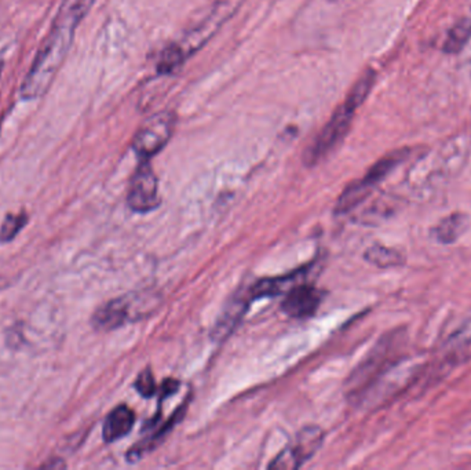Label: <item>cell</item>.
Wrapping results in <instances>:
<instances>
[{
  "label": "cell",
  "instance_id": "obj_1",
  "mask_svg": "<svg viewBox=\"0 0 471 470\" xmlns=\"http://www.w3.org/2000/svg\"><path fill=\"white\" fill-rule=\"evenodd\" d=\"M94 2L95 0H64L63 6L57 13L53 27L22 83V99L36 100L48 91L71 48L76 28L86 17Z\"/></svg>",
  "mask_w": 471,
  "mask_h": 470
},
{
  "label": "cell",
  "instance_id": "obj_2",
  "mask_svg": "<svg viewBox=\"0 0 471 470\" xmlns=\"http://www.w3.org/2000/svg\"><path fill=\"white\" fill-rule=\"evenodd\" d=\"M374 83L375 72L368 69L350 90L349 96L345 100L344 104L336 110V114L332 115L329 122L324 126L318 137L314 138L313 143L306 149L305 156H303L305 164L316 166L320 163L326 156H328L332 149L344 140L352 126L356 110L362 107Z\"/></svg>",
  "mask_w": 471,
  "mask_h": 470
},
{
  "label": "cell",
  "instance_id": "obj_3",
  "mask_svg": "<svg viewBox=\"0 0 471 470\" xmlns=\"http://www.w3.org/2000/svg\"><path fill=\"white\" fill-rule=\"evenodd\" d=\"M157 307H159L157 295L149 292L125 295L100 308L92 316V325L97 330H115L122 327L126 323L148 318Z\"/></svg>",
  "mask_w": 471,
  "mask_h": 470
},
{
  "label": "cell",
  "instance_id": "obj_4",
  "mask_svg": "<svg viewBox=\"0 0 471 470\" xmlns=\"http://www.w3.org/2000/svg\"><path fill=\"white\" fill-rule=\"evenodd\" d=\"M398 341H400V336L397 335V333L383 336L377 346L370 352L367 359H364V361L357 367L356 371L353 372L347 381L349 396L352 399H357L372 382L377 381L380 375L391 369V356L396 353Z\"/></svg>",
  "mask_w": 471,
  "mask_h": 470
},
{
  "label": "cell",
  "instance_id": "obj_5",
  "mask_svg": "<svg viewBox=\"0 0 471 470\" xmlns=\"http://www.w3.org/2000/svg\"><path fill=\"white\" fill-rule=\"evenodd\" d=\"M177 126V117L172 112H161L146 119L136 131L134 149L143 161H149L161 152L171 140Z\"/></svg>",
  "mask_w": 471,
  "mask_h": 470
},
{
  "label": "cell",
  "instance_id": "obj_6",
  "mask_svg": "<svg viewBox=\"0 0 471 470\" xmlns=\"http://www.w3.org/2000/svg\"><path fill=\"white\" fill-rule=\"evenodd\" d=\"M323 440L324 433L318 426H306L295 441L269 465L270 469H298L318 453Z\"/></svg>",
  "mask_w": 471,
  "mask_h": 470
},
{
  "label": "cell",
  "instance_id": "obj_7",
  "mask_svg": "<svg viewBox=\"0 0 471 470\" xmlns=\"http://www.w3.org/2000/svg\"><path fill=\"white\" fill-rule=\"evenodd\" d=\"M130 209L136 213L152 212L161 205L159 196V181L148 161H141L131 179L130 191L127 197Z\"/></svg>",
  "mask_w": 471,
  "mask_h": 470
},
{
  "label": "cell",
  "instance_id": "obj_8",
  "mask_svg": "<svg viewBox=\"0 0 471 470\" xmlns=\"http://www.w3.org/2000/svg\"><path fill=\"white\" fill-rule=\"evenodd\" d=\"M323 295L310 284L300 283L292 287L283 300V312L291 318H309L318 312Z\"/></svg>",
  "mask_w": 471,
  "mask_h": 470
},
{
  "label": "cell",
  "instance_id": "obj_9",
  "mask_svg": "<svg viewBox=\"0 0 471 470\" xmlns=\"http://www.w3.org/2000/svg\"><path fill=\"white\" fill-rule=\"evenodd\" d=\"M226 4H220L215 7V12L205 15V20L199 25L193 27L189 32L185 35L184 40L179 43H175L181 48L185 57L195 53L197 48H202L208 39H210L213 33L218 30L223 20H225Z\"/></svg>",
  "mask_w": 471,
  "mask_h": 470
},
{
  "label": "cell",
  "instance_id": "obj_10",
  "mask_svg": "<svg viewBox=\"0 0 471 470\" xmlns=\"http://www.w3.org/2000/svg\"><path fill=\"white\" fill-rule=\"evenodd\" d=\"M308 274V269L303 268L301 271L292 272L282 277H270V279L259 280L251 289L249 290L247 298L257 300V298L275 297L282 292H290L297 284L303 283V277Z\"/></svg>",
  "mask_w": 471,
  "mask_h": 470
},
{
  "label": "cell",
  "instance_id": "obj_11",
  "mask_svg": "<svg viewBox=\"0 0 471 470\" xmlns=\"http://www.w3.org/2000/svg\"><path fill=\"white\" fill-rule=\"evenodd\" d=\"M444 359L450 366L471 359V318L448 338L444 345Z\"/></svg>",
  "mask_w": 471,
  "mask_h": 470
},
{
  "label": "cell",
  "instance_id": "obj_12",
  "mask_svg": "<svg viewBox=\"0 0 471 470\" xmlns=\"http://www.w3.org/2000/svg\"><path fill=\"white\" fill-rule=\"evenodd\" d=\"M135 423V413L127 405H119L108 415L102 429V436L108 443L119 440L130 433Z\"/></svg>",
  "mask_w": 471,
  "mask_h": 470
},
{
  "label": "cell",
  "instance_id": "obj_13",
  "mask_svg": "<svg viewBox=\"0 0 471 470\" xmlns=\"http://www.w3.org/2000/svg\"><path fill=\"white\" fill-rule=\"evenodd\" d=\"M247 308H249V300L239 297L233 298L229 302L228 307L225 308V310H223L222 315L218 318V322L215 323V327L213 330L214 340H226L231 335V331L234 330V327L240 322Z\"/></svg>",
  "mask_w": 471,
  "mask_h": 470
},
{
  "label": "cell",
  "instance_id": "obj_14",
  "mask_svg": "<svg viewBox=\"0 0 471 470\" xmlns=\"http://www.w3.org/2000/svg\"><path fill=\"white\" fill-rule=\"evenodd\" d=\"M408 152V149H401V151L388 153L385 158L378 161L374 166L371 167L367 176L362 179V184H364L365 187H370V189H372L375 185L379 184L385 177H388V174H390V171L393 170L395 167H397L398 164L406 158Z\"/></svg>",
  "mask_w": 471,
  "mask_h": 470
},
{
  "label": "cell",
  "instance_id": "obj_15",
  "mask_svg": "<svg viewBox=\"0 0 471 470\" xmlns=\"http://www.w3.org/2000/svg\"><path fill=\"white\" fill-rule=\"evenodd\" d=\"M467 215L455 213V214L448 215L434 228V236L441 243H455L463 235V232L467 230Z\"/></svg>",
  "mask_w": 471,
  "mask_h": 470
},
{
  "label": "cell",
  "instance_id": "obj_16",
  "mask_svg": "<svg viewBox=\"0 0 471 470\" xmlns=\"http://www.w3.org/2000/svg\"><path fill=\"white\" fill-rule=\"evenodd\" d=\"M365 259L379 268H391V266L403 265L404 257L395 248H385V246H372L365 253Z\"/></svg>",
  "mask_w": 471,
  "mask_h": 470
},
{
  "label": "cell",
  "instance_id": "obj_17",
  "mask_svg": "<svg viewBox=\"0 0 471 470\" xmlns=\"http://www.w3.org/2000/svg\"><path fill=\"white\" fill-rule=\"evenodd\" d=\"M471 38V22L468 20H460L448 32L444 43V51L448 54H457L467 45Z\"/></svg>",
  "mask_w": 471,
  "mask_h": 470
},
{
  "label": "cell",
  "instance_id": "obj_18",
  "mask_svg": "<svg viewBox=\"0 0 471 470\" xmlns=\"http://www.w3.org/2000/svg\"><path fill=\"white\" fill-rule=\"evenodd\" d=\"M185 58L187 57H185V54L182 53L179 46H169L161 54V58H159V63H157V71L161 72V74H171L184 63Z\"/></svg>",
  "mask_w": 471,
  "mask_h": 470
},
{
  "label": "cell",
  "instance_id": "obj_19",
  "mask_svg": "<svg viewBox=\"0 0 471 470\" xmlns=\"http://www.w3.org/2000/svg\"><path fill=\"white\" fill-rule=\"evenodd\" d=\"M25 223H27V215H9L6 221H4V225H2V230H0V240H12V239L22 230Z\"/></svg>",
  "mask_w": 471,
  "mask_h": 470
},
{
  "label": "cell",
  "instance_id": "obj_20",
  "mask_svg": "<svg viewBox=\"0 0 471 470\" xmlns=\"http://www.w3.org/2000/svg\"><path fill=\"white\" fill-rule=\"evenodd\" d=\"M135 387L144 397L153 396L157 387L151 370H144V371L141 372L140 377L136 379Z\"/></svg>",
  "mask_w": 471,
  "mask_h": 470
},
{
  "label": "cell",
  "instance_id": "obj_21",
  "mask_svg": "<svg viewBox=\"0 0 471 470\" xmlns=\"http://www.w3.org/2000/svg\"><path fill=\"white\" fill-rule=\"evenodd\" d=\"M0 72H2V63H0Z\"/></svg>",
  "mask_w": 471,
  "mask_h": 470
}]
</instances>
